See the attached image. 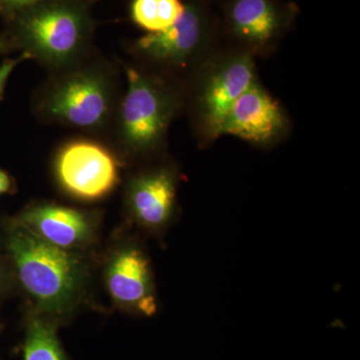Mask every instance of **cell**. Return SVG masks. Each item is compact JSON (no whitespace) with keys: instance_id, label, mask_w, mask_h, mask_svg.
<instances>
[{"instance_id":"1","label":"cell","mask_w":360,"mask_h":360,"mask_svg":"<svg viewBox=\"0 0 360 360\" xmlns=\"http://www.w3.org/2000/svg\"><path fill=\"white\" fill-rule=\"evenodd\" d=\"M0 245L13 281L35 305L32 314L58 326L75 312L89 276L78 253L46 243L15 219L0 222Z\"/></svg>"},{"instance_id":"2","label":"cell","mask_w":360,"mask_h":360,"mask_svg":"<svg viewBox=\"0 0 360 360\" xmlns=\"http://www.w3.org/2000/svg\"><path fill=\"white\" fill-rule=\"evenodd\" d=\"M89 34V14L71 1H45L23 11L16 27V39L25 53L58 70L77 65Z\"/></svg>"},{"instance_id":"3","label":"cell","mask_w":360,"mask_h":360,"mask_svg":"<svg viewBox=\"0 0 360 360\" xmlns=\"http://www.w3.org/2000/svg\"><path fill=\"white\" fill-rule=\"evenodd\" d=\"M75 65L59 70L58 77L44 87L37 101V112L44 120L75 129H101L115 108L112 78L103 68Z\"/></svg>"},{"instance_id":"4","label":"cell","mask_w":360,"mask_h":360,"mask_svg":"<svg viewBox=\"0 0 360 360\" xmlns=\"http://www.w3.org/2000/svg\"><path fill=\"white\" fill-rule=\"evenodd\" d=\"M127 89L118 113V137L127 153L144 155L162 142L176 101L160 80L127 66Z\"/></svg>"},{"instance_id":"5","label":"cell","mask_w":360,"mask_h":360,"mask_svg":"<svg viewBox=\"0 0 360 360\" xmlns=\"http://www.w3.org/2000/svg\"><path fill=\"white\" fill-rule=\"evenodd\" d=\"M54 170L61 188L84 201L105 198L120 180V165L115 155L91 141L66 144L56 156Z\"/></svg>"},{"instance_id":"6","label":"cell","mask_w":360,"mask_h":360,"mask_svg":"<svg viewBox=\"0 0 360 360\" xmlns=\"http://www.w3.org/2000/svg\"><path fill=\"white\" fill-rule=\"evenodd\" d=\"M106 290L120 309L141 316L158 312L155 279L146 251L136 243L111 251L104 269Z\"/></svg>"},{"instance_id":"7","label":"cell","mask_w":360,"mask_h":360,"mask_svg":"<svg viewBox=\"0 0 360 360\" xmlns=\"http://www.w3.org/2000/svg\"><path fill=\"white\" fill-rule=\"evenodd\" d=\"M255 82V63L250 54H236L213 68L200 94V117L210 139L219 136L232 106Z\"/></svg>"},{"instance_id":"8","label":"cell","mask_w":360,"mask_h":360,"mask_svg":"<svg viewBox=\"0 0 360 360\" xmlns=\"http://www.w3.org/2000/svg\"><path fill=\"white\" fill-rule=\"evenodd\" d=\"M176 186V174L169 168L134 175L125 194L130 219L149 233H162L174 217Z\"/></svg>"},{"instance_id":"9","label":"cell","mask_w":360,"mask_h":360,"mask_svg":"<svg viewBox=\"0 0 360 360\" xmlns=\"http://www.w3.org/2000/svg\"><path fill=\"white\" fill-rule=\"evenodd\" d=\"M14 219L46 243L70 252L89 248L97 236L96 217L68 206L39 203Z\"/></svg>"},{"instance_id":"10","label":"cell","mask_w":360,"mask_h":360,"mask_svg":"<svg viewBox=\"0 0 360 360\" xmlns=\"http://www.w3.org/2000/svg\"><path fill=\"white\" fill-rule=\"evenodd\" d=\"M205 21L195 6H186L179 20L158 32L137 40L134 51L142 58L167 66L182 68L196 56L205 41Z\"/></svg>"},{"instance_id":"11","label":"cell","mask_w":360,"mask_h":360,"mask_svg":"<svg viewBox=\"0 0 360 360\" xmlns=\"http://www.w3.org/2000/svg\"><path fill=\"white\" fill-rule=\"evenodd\" d=\"M285 117L278 103L255 82L233 104L220 135L257 144L269 143L283 134Z\"/></svg>"},{"instance_id":"12","label":"cell","mask_w":360,"mask_h":360,"mask_svg":"<svg viewBox=\"0 0 360 360\" xmlns=\"http://www.w3.org/2000/svg\"><path fill=\"white\" fill-rule=\"evenodd\" d=\"M231 20L239 39L257 46L271 41L281 27V18L271 0H236Z\"/></svg>"},{"instance_id":"13","label":"cell","mask_w":360,"mask_h":360,"mask_svg":"<svg viewBox=\"0 0 360 360\" xmlns=\"http://www.w3.org/2000/svg\"><path fill=\"white\" fill-rule=\"evenodd\" d=\"M23 360H68L58 340V324L32 314L26 322Z\"/></svg>"},{"instance_id":"14","label":"cell","mask_w":360,"mask_h":360,"mask_svg":"<svg viewBox=\"0 0 360 360\" xmlns=\"http://www.w3.org/2000/svg\"><path fill=\"white\" fill-rule=\"evenodd\" d=\"M184 8L180 0H134L131 18L148 32H162L179 20Z\"/></svg>"},{"instance_id":"15","label":"cell","mask_w":360,"mask_h":360,"mask_svg":"<svg viewBox=\"0 0 360 360\" xmlns=\"http://www.w3.org/2000/svg\"><path fill=\"white\" fill-rule=\"evenodd\" d=\"M49 0H0V11L6 13H23Z\"/></svg>"},{"instance_id":"16","label":"cell","mask_w":360,"mask_h":360,"mask_svg":"<svg viewBox=\"0 0 360 360\" xmlns=\"http://www.w3.org/2000/svg\"><path fill=\"white\" fill-rule=\"evenodd\" d=\"M30 58L27 54L23 52L22 54L18 58L7 59L1 65H0V97L4 94V90L6 89L7 79L9 75L13 73L14 68H16L20 63H22L25 59Z\"/></svg>"},{"instance_id":"17","label":"cell","mask_w":360,"mask_h":360,"mask_svg":"<svg viewBox=\"0 0 360 360\" xmlns=\"http://www.w3.org/2000/svg\"><path fill=\"white\" fill-rule=\"evenodd\" d=\"M13 283V274L6 260L0 257V300L6 295Z\"/></svg>"},{"instance_id":"18","label":"cell","mask_w":360,"mask_h":360,"mask_svg":"<svg viewBox=\"0 0 360 360\" xmlns=\"http://www.w3.org/2000/svg\"><path fill=\"white\" fill-rule=\"evenodd\" d=\"M13 180L4 170L0 169V195L11 193L13 191Z\"/></svg>"},{"instance_id":"19","label":"cell","mask_w":360,"mask_h":360,"mask_svg":"<svg viewBox=\"0 0 360 360\" xmlns=\"http://www.w3.org/2000/svg\"><path fill=\"white\" fill-rule=\"evenodd\" d=\"M7 49V44H6V41H4V39L0 37V54L4 53V52H6Z\"/></svg>"}]
</instances>
